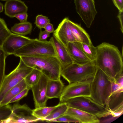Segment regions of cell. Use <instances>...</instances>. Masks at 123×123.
Returning a JSON list of instances; mask_svg holds the SVG:
<instances>
[{
    "mask_svg": "<svg viewBox=\"0 0 123 123\" xmlns=\"http://www.w3.org/2000/svg\"><path fill=\"white\" fill-rule=\"evenodd\" d=\"M44 28L46 31L50 33H53L54 31L53 25L50 23L47 24Z\"/></svg>",
    "mask_w": 123,
    "mask_h": 123,
    "instance_id": "38",
    "label": "cell"
},
{
    "mask_svg": "<svg viewBox=\"0 0 123 123\" xmlns=\"http://www.w3.org/2000/svg\"><path fill=\"white\" fill-rule=\"evenodd\" d=\"M31 24L27 21L15 24L11 28L13 33L25 36L31 33L32 29Z\"/></svg>",
    "mask_w": 123,
    "mask_h": 123,
    "instance_id": "22",
    "label": "cell"
},
{
    "mask_svg": "<svg viewBox=\"0 0 123 123\" xmlns=\"http://www.w3.org/2000/svg\"><path fill=\"white\" fill-rule=\"evenodd\" d=\"M42 72L40 70L33 68L31 71L24 79L28 86L31 89V87L39 81Z\"/></svg>",
    "mask_w": 123,
    "mask_h": 123,
    "instance_id": "24",
    "label": "cell"
},
{
    "mask_svg": "<svg viewBox=\"0 0 123 123\" xmlns=\"http://www.w3.org/2000/svg\"><path fill=\"white\" fill-rule=\"evenodd\" d=\"M64 102L68 107L94 115L98 118L111 116V112L107 109L105 106L98 104L89 97H76L69 99Z\"/></svg>",
    "mask_w": 123,
    "mask_h": 123,
    "instance_id": "5",
    "label": "cell"
},
{
    "mask_svg": "<svg viewBox=\"0 0 123 123\" xmlns=\"http://www.w3.org/2000/svg\"><path fill=\"white\" fill-rule=\"evenodd\" d=\"M5 14L10 18L20 13H27L28 7L21 0H8L4 6Z\"/></svg>",
    "mask_w": 123,
    "mask_h": 123,
    "instance_id": "18",
    "label": "cell"
},
{
    "mask_svg": "<svg viewBox=\"0 0 123 123\" xmlns=\"http://www.w3.org/2000/svg\"><path fill=\"white\" fill-rule=\"evenodd\" d=\"M61 64L62 70L73 63L66 47L53 36L50 39Z\"/></svg>",
    "mask_w": 123,
    "mask_h": 123,
    "instance_id": "16",
    "label": "cell"
},
{
    "mask_svg": "<svg viewBox=\"0 0 123 123\" xmlns=\"http://www.w3.org/2000/svg\"><path fill=\"white\" fill-rule=\"evenodd\" d=\"M48 79L43 74L38 82L32 86L35 108L45 106L48 99L46 96L47 86Z\"/></svg>",
    "mask_w": 123,
    "mask_h": 123,
    "instance_id": "12",
    "label": "cell"
},
{
    "mask_svg": "<svg viewBox=\"0 0 123 123\" xmlns=\"http://www.w3.org/2000/svg\"><path fill=\"white\" fill-rule=\"evenodd\" d=\"M19 57L27 66L41 70L48 79H60L62 68L57 56L42 55Z\"/></svg>",
    "mask_w": 123,
    "mask_h": 123,
    "instance_id": "2",
    "label": "cell"
},
{
    "mask_svg": "<svg viewBox=\"0 0 123 123\" xmlns=\"http://www.w3.org/2000/svg\"><path fill=\"white\" fill-rule=\"evenodd\" d=\"M32 39L13 33L7 38L1 48L7 56L30 42Z\"/></svg>",
    "mask_w": 123,
    "mask_h": 123,
    "instance_id": "11",
    "label": "cell"
},
{
    "mask_svg": "<svg viewBox=\"0 0 123 123\" xmlns=\"http://www.w3.org/2000/svg\"><path fill=\"white\" fill-rule=\"evenodd\" d=\"M4 5H3L0 2V12H2L3 11Z\"/></svg>",
    "mask_w": 123,
    "mask_h": 123,
    "instance_id": "39",
    "label": "cell"
},
{
    "mask_svg": "<svg viewBox=\"0 0 123 123\" xmlns=\"http://www.w3.org/2000/svg\"><path fill=\"white\" fill-rule=\"evenodd\" d=\"M7 56L0 48V87L5 76V60Z\"/></svg>",
    "mask_w": 123,
    "mask_h": 123,
    "instance_id": "29",
    "label": "cell"
},
{
    "mask_svg": "<svg viewBox=\"0 0 123 123\" xmlns=\"http://www.w3.org/2000/svg\"><path fill=\"white\" fill-rule=\"evenodd\" d=\"M40 121L33 114V110L26 104L21 105L17 102L12 106L11 114L5 123H29Z\"/></svg>",
    "mask_w": 123,
    "mask_h": 123,
    "instance_id": "9",
    "label": "cell"
},
{
    "mask_svg": "<svg viewBox=\"0 0 123 123\" xmlns=\"http://www.w3.org/2000/svg\"><path fill=\"white\" fill-rule=\"evenodd\" d=\"M68 18H64L53 32V36L66 47L69 42H77L69 26Z\"/></svg>",
    "mask_w": 123,
    "mask_h": 123,
    "instance_id": "14",
    "label": "cell"
},
{
    "mask_svg": "<svg viewBox=\"0 0 123 123\" xmlns=\"http://www.w3.org/2000/svg\"><path fill=\"white\" fill-rule=\"evenodd\" d=\"M115 6L119 11H123V0H112Z\"/></svg>",
    "mask_w": 123,
    "mask_h": 123,
    "instance_id": "36",
    "label": "cell"
},
{
    "mask_svg": "<svg viewBox=\"0 0 123 123\" xmlns=\"http://www.w3.org/2000/svg\"><path fill=\"white\" fill-rule=\"evenodd\" d=\"M53 122L79 123L78 121L77 120L65 114L52 120L50 122Z\"/></svg>",
    "mask_w": 123,
    "mask_h": 123,
    "instance_id": "31",
    "label": "cell"
},
{
    "mask_svg": "<svg viewBox=\"0 0 123 123\" xmlns=\"http://www.w3.org/2000/svg\"><path fill=\"white\" fill-rule=\"evenodd\" d=\"M123 11H119L117 17L119 19L120 25V29L121 32L123 33Z\"/></svg>",
    "mask_w": 123,
    "mask_h": 123,
    "instance_id": "37",
    "label": "cell"
},
{
    "mask_svg": "<svg viewBox=\"0 0 123 123\" xmlns=\"http://www.w3.org/2000/svg\"><path fill=\"white\" fill-rule=\"evenodd\" d=\"M50 33L45 30H41L39 34V39L41 41L47 40V38L50 36Z\"/></svg>",
    "mask_w": 123,
    "mask_h": 123,
    "instance_id": "33",
    "label": "cell"
},
{
    "mask_svg": "<svg viewBox=\"0 0 123 123\" xmlns=\"http://www.w3.org/2000/svg\"><path fill=\"white\" fill-rule=\"evenodd\" d=\"M30 89H31L29 87H27L24 89L12 99L9 102V104L18 102L21 99L26 96Z\"/></svg>",
    "mask_w": 123,
    "mask_h": 123,
    "instance_id": "32",
    "label": "cell"
},
{
    "mask_svg": "<svg viewBox=\"0 0 123 123\" xmlns=\"http://www.w3.org/2000/svg\"><path fill=\"white\" fill-rule=\"evenodd\" d=\"M97 68L95 61L83 65L73 63L62 70L61 76L69 84L82 81L92 79Z\"/></svg>",
    "mask_w": 123,
    "mask_h": 123,
    "instance_id": "4",
    "label": "cell"
},
{
    "mask_svg": "<svg viewBox=\"0 0 123 123\" xmlns=\"http://www.w3.org/2000/svg\"><path fill=\"white\" fill-rule=\"evenodd\" d=\"M13 54L18 57L42 55L57 56L54 46L50 41H41L37 38L32 39L30 42L15 51Z\"/></svg>",
    "mask_w": 123,
    "mask_h": 123,
    "instance_id": "6",
    "label": "cell"
},
{
    "mask_svg": "<svg viewBox=\"0 0 123 123\" xmlns=\"http://www.w3.org/2000/svg\"><path fill=\"white\" fill-rule=\"evenodd\" d=\"M111 81L97 68L91 83L90 97L98 104L105 106L111 93Z\"/></svg>",
    "mask_w": 123,
    "mask_h": 123,
    "instance_id": "3",
    "label": "cell"
},
{
    "mask_svg": "<svg viewBox=\"0 0 123 123\" xmlns=\"http://www.w3.org/2000/svg\"><path fill=\"white\" fill-rule=\"evenodd\" d=\"M58 105L52 107L46 106L35 108L33 110V115L39 119L40 121L48 116Z\"/></svg>",
    "mask_w": 123,
    "mask_h": 123,
    "instance_id": "25",
    "label": "cell"
},
{
    "mask_svg": "<svg viewBox=\"0 0 123 123\" xmlns=\"http://www.w3.org/2000/svg\"><path fill=\"white\" fill-rule=\"evenodd\" d=\"M82 48L85 55L91 61L95 60L97 54V47L94 46L93 45H88L81 43Z\"/></svg>",
    "mask_w": 123,
    "mask_h": 123,
    "instance_id": "26",
    "label": "cell"
},
{
    "mask_svg": "<svg viewBox=\"0 0 123 123\" xmlns=\"http://www.w3.org/2000/svg\"><path fill=\"white\" fill-rule=\"evenodd\" d=\"M1 0V1H6V0Z\"/></svg>",
    "mask_w": 123,
    "mask_h": 123,
    "instance_id": "40",
    "label": "cell"
},
{
    "mask_svg": "<svg viewBox=\"0 0 123 123\" xmlns=\"http://www.w3.org/2000/svg\"><path fill=\"white\" fill-rule=\"evenodd\" d=\"M33 69L27 66L20 59L16 67L4 78L0 87V102L8 92L24 79Z\"/></svg>",
    "mask_w": 123,
    "mask_h": 123,
    "instance_id": "7",
    "label": "cell"
},
{
    "mask_svg": "<svg viewBox=\"0 0 123 123\" xmlns=\"http://www.w3.org/2000/svg\"><path fill=\"white\" fill-rule=\"evenodd\" d=\"M50 22V20L48 17L42 15H38L36 17L34 24L39 29L41 30L44 28L46 25Z\"/></svg>",
    "mask_w": 123,
    "mask_h": 123,
    "instance_id": "30",
    "label": "cell"
},
{
    "mask_svg": "<svg viewBox=\"0 0 123 123\" xmlns=\"http://www.w3.org/2000/svg\"><path fill=\"white\" fill-rule=\"evenodd\" d=\"M12 106L9 104L0 106V123H5L12 112Z\"/></svg>",
    "mask_w": 123,
    "mask_h": 123,
    "instance_id": "28",
    "label": "cell"
},
{
    "mask_svg": "<svg viewBox=\"0 0 123 123\" xmlns=\"http://www.w3.org/2000/svg\"><path fill=\"white\" fill-rule=\"evenodd\" d=\"M68 106L65 102L59 103L57 106L54 109L47 117L43 119L42 121L50 122L52 120L57 118L65 114Z\"/></svg>",
    "mask_w": 123,
    "mask_h": 123,
    "instance_id": "23",
    "label": "cell"
},
{
    "mask_svg": "<svg viewBox=\"0 0 123 123\" xmlns=\"http://www.w3.org/2000/svg\"><path fill=\"white\" fill-rule=\"evenodd\" d=\"M27 87L29 88L24 79L8 92L0 102V106L9 104V102L12 99Z\"/></svg>",
    "mask_w": 123,
    "mask_h": 123,
    "instance_id": "21",
    "label": "cell"
},
{
    "mask_svg": "<svg viewBox=\"0 0 123 123\" xmlns=\"http://www.w3.org/2000/svg\"><path fill=\"white\" fill-rule=\"evenodd\" d=\"M68 24L73 35L77 42L88 45L92 44L88 33L80 25L68 19Z\"/></svg>",
    "mask_w": 123,
    "mask_h": 123,
    "instance_id": "19",
    "label": "cell"
},
{
    "mask_svg": "<svg viewBox=\"0 0 123 123\" xmlns=\"http://www.w3.org/2000/svg\"><path fill=\"white\" fill-rule=\"evenodd\" d=\"M123 88L111 94L105 106L112 116L117 117L123 112Z\"/></svg>",
    "mask_w": 123,
    "mask_h": 123,
    "instance_id": "13",
    "label": "cell"
},
{
    "mask_svg": "<svg viewBox=\"0 0 123 123\" xmlns=\"http://www.w3.org/2000/svg\"><path fill=\"white\" fill-rule=\"evenodd\" d=\"M4 20L0 17V48L4 41L12 33Z\"/></svg>",
    "mask_w": 123,
    "mask_h": 123,
    "instance_id": "27",
    "label": "cell"
},
{
    "mask_svg": "<svg viewBox=\"0 0 123 123\" xmlns=\"http://www.w3.org/2000/svg\"><path fill=\"white\" fill-rule=\"evenodd\" d=\"M65 114L78 120L79 123H98V118L95 115L76 108L68 107Z\"/></svg>",
    "mask_w": 123,
    "mask_h": 123,
    "instance_id": "17",
    "label": "cell"
},
{
    "mask_svg": "<svg viewBox=\"0 0 123 123\" xmlns=\"http://www.w3.org/2000/svg\"><path fill=\"white\" fill-rule=\"evenodd\" d=\"M74 3L76 12L89 28L97 13L94 0H74Z\"/></svg>",
    "mask_w": 123,
    "mask_h": 123,
    "instance_id": "10",
    "label": "cell"
},
{
    "mask_svg": "<svg viewBox=\"0 0 123 123\" xmlns=\"http://www.w3.org/2000/svg\"><path fill=\"white\" fill-rule=\"evenodd\" d=\"M66 47L73 63L83 65L91 61L83 51L81 43L69 42Z\"/></svg>",
    "mask_w": 123,
    "mask_h": 123,
    "instance_id": "15",
    "label": "cell"
},
{
    "mask_svg": "<svg viewBox=\"0 0 123 123\" xmlns=\"http://www.w3.org/2000/svg\"><path fill=\"white\" fill-rule=\"evenodd\" d=\"M95 60L97 67L101 69L112 82L123 74L122 56L118 48L108 43L103 42L97 46Z\"/></svg>",
    "mask_w": 123,
    "mask_h": 123,
    "instance_id": "1",
    "label": "cell"
},
{
    "mask_svg": "<svg viewBox=\"0 0 123 123\" xmlns=\"http://www.w3.org/2000/svg\"><path fill=\"white\" fill-rule=\"evenodd\" d=\"M122 88H123V86H121L117 82L111 81V94Z\"/></svg>",
    "mask_w": 123,
    "mask_h": 123,
    "instance_id": "35",
    "label": "cell"
},
{
    "mask_svg": "<svg viewBox=\"0 0 123 123\" xmlns=\"http://www.w3.org/2000/svg\"><path fill=\"white\" fill-rule=\"evenodd\" d=\"M92 79L71 84L65 86L60 98V103L70 99L80 96L90 97Z\"/></svg>",
    "mask_w": 123,
    "mask_h": 123,
    "instance_id": "8",
    "label": "cell"
},
{
    "mask_svg": "<svg viewBox=\"0 0 123 123\" xmlns=\"http://www.w3.org/2000/svg\"><path fill=\"white\" fill-rule=\"evenodd\" d=\"M28 17L27 13H25L17 14L15 15L14 17L17 18L20 22H23L27 21Z\"/></svg>",
    "mask_w": 123,
    "mask_h": 123,
    "instance_id": "34",
    "label": "cell"
},
{
    "mask_svg": "<svg viewBox=\"0 0 123 123\" xmlns=\"http://www.w3.org/2000/svg\"><path fill=\"white\" fill-rule=\"evenodd\" d=\"M65 87L61 79L53 80L48 79L47 86L46 96L48 99L59 98Z\"/></svg>",
    "mask_w": 123,
    "mask_h": 123,
    "instance_id": "20",
    "label": "cell"
}]
</instances>
